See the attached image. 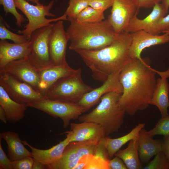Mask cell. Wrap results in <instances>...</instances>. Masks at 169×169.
Returning a JSON list of instances; mask_svg holds the SVG:
<instances>
[{
	"mask_svg": "<svg viewBox=\"0 0 169 169\" xmlns=\"http://www.w3.org/2000/svg\"><path fill=\"white\" fill-rule=\"evenodd\" d=\"M0 105L5 111L7 121L13 124L24 117L28 107L26 104L19 103L12 100L0 85Z\"/></svg>",
	"mask_w": 169,
	"mask_h": 169,
	"instance_id": "cell-23",
	"label": "cell"
},
{
	"mask_svg": "<svg viewBox=\"0 0 169 169\" xmlns=\"http://www.w3.org/2000/svg\"><path fill=\"white\" fill-rule=\"evenodd\" d=\"M0 4L2 5L6 15L8 13L12 14L16 19V24L18 27H22V23L26 19L23 16L19 13L16 9L14 0H0Z\"/></svg>",
	"mask_w": 169,
	"mask_h": 169,
	"instance_id": "cell-30",
	"label": "cell"
},
{
	"mask_svg": "<svg viewBox=\"0 0 169 169\" xmlns=\"http://www.w3.org/2000/svg\"><path fill=\"white\" fill-rule=\"evenodd\" d=\"M114 156L120 158L128 169H139L142 167L139 157L137 139L130 141L126 148L120 149Z\"/></svg>",
	"mask_w": 169,
	"mask_h": 169,
	"instance_id": "cell-25",
	"label": "cell"
},
{
	"mask_svg": "<svg viewBox=\"0 0 169 169\" xmlns=\"http://www.w3.org/2000/svg\"><path fill=\"white\" fill-rule=\"evenodd\" d=\"M68 4L64 14L67 18L74 19L83 10L89 6L88 0H69Z\"/></svg>",
	"mask_w": 169,
	"mask_h": 169,
	"instance_id": "cell-29",
	"label": "cell"
},
{
	"mask_svg": "<svg viewBox=\"0 0 169 169\" xmlns=\"http://www.w3.org/2000/svg\"><path fill=\"white\" fill-rule=\"evenodd\" d=\"M81 72L79 68L74 74L59 79L44 93V98L78 103L93 89L83 81Z\"/></svg>",
	"mask_w": 169,
	"mask_h": 169,
	"instance_id": "cell-5",
	"label": "cell"
},
{
	"mask_svg": "<svg viewBox=\"0 0 169 169\" xmlns=\"http://www.w3.org/2000/svg\"><path fill=\"white\" fill-rule=\"evenodd\" d=\"M70 128L72 133L69 139V142L87 141H100L106 136L102 126L93 122H72L70 124Z\"/></svg>",
	"mask_w": 169,
	"mask_h": 169,
	"instance_id": "cell-16",
	"label": "cell"
},
{
	"mask_svg": "<svg viewBox=\"0 0 169 169\" xmlns=\"http://www.w3.org/2000/svg\"><path fill=\"white\" fill-rule=\"evenodd\" d=\"M107 20L116 33L125 31L139 10L132 0H113Z\"/></svg>",
	"mask_w": 169,
	"mask_h": 169,
	"instance_id": "cell-12",
	"label": "cell"
},
{
	"mask_svg": "<svg viewBox=\"0 0 169 169\" xmlns=\"http://www.w3.org/2000/svg\"><path fill=\"white\" fill-rule=\"evenodd\" d=\"M69 36L64 30L63 22L59 20L54 25L49 34L48 45L52 64L59 65L67 63L66 55Z\"/></svg>",
	"mask_w": 169,
	"mask_h": 169,
	"instance_id": "cell-11",
	"label": "cell"
},
{
	"mask_svg": "<svg viewBox=\"0 0 169 169\" xmlns=\"http://www.w3.org/2000/svg\"><path fill=\"white\" fill-rule=\"evenodd\" d=\"M143 128L140 131L137 138L139 158L143 163L148 162L151 158L162 151V141L154 140Z\"/></svg>",
	"mask_w": 169,
	"mask_h": 169,
	"instance_id": "cell-22",
	"label": "cell"
},
{
	"mask_svg": "<svg viewBox=\"0 0 169 169\" xmlns=\"http://www.w3.org/2000/svg\"><path fill=\"white\" fill-rule=\"evenodd\" d=\"M8 145V156L11 161L28 156L32 157V152L24 146L17 133L7 131L0 133Z\"/></svg>",
	"mask_w": 169,
	"mask_h": 169,
	"instance_id": "cell-24",
	"label": "cell"
},
{
	"mask_svg": "<svg viewBox=\"0 0 169 169\" xmlns=\"http://www.w3.org/2000/svg\"><path fill=\"white\" fill-rule=\"evenodd\" d=\"M147 132L152 137L159 135L163 136L164 137L169 136V116L161 117L155 127Z\"/></svg>",
	"mask_w": 169,
	"mask_h": 169,
	"instance_id": "cell-33",
	"label": "cell"
},
{
	"mask_svg": "<svg viewBox=\"0 0 169 169\" xmlns=\"http://www.w3.org/2000/svg\"><path fill=\"white\" fill-rule=\"evenodd\" d=\"M71 131H68L66 138L63 141L48 149L42 150L36 148L29 145L26 141H22L23 143L31 149L32 157L46 166L53 163L58 160L62 156L64 150L69 142V139Z\"/></svg>",
	"mask_w": 169,
	"mask_h": 169,
	"instance_id": "cell-19",
	"label": "cell"
},
{
	"mask_svg": "<svg viewBox=\"0 0 169 169\" xmlns=\"http://www.w3.org/2000/svg\"><path fill=\"white\" fill-rule=\"evenodd\" d=\"M0 72L9 74L39 91V71L30 63L28 59H21L9 62L0 69Z\"/></svg>",
	"mask_w": 169,
	"mask_h": 169,
	"instance_id": "cell-13",
	"label": "cell"
},
{
	"mask_svg": "<svg viewBox=\"0 0 169 169\" xmlns=\"http://www.w3.org/2000/svg\"><path fill=\"white\" fill-rule=\"evenodd\" d=\"M120 71L112 74L102 85L87 93L78 104L87 111L96 105L105 94L114 91L122 92V87L119 79Z\"/></svg>",
	"mask_w": 169,
	"mask_h": 169,
	"instance_id": "cell-15",
	"label": "cell"
},
{
	"mask_svg": "<svg viewBox=\"0 0 169 169\" xmlns=\"http://www.w3.org/2000/svg\"><path fill=\"white\" fill-rule=\"evenodd\" d=\"M132 41L129 49V54L131 59L142 58L141 54L146 48L162 44L169 42V35L153 34L144 30L130 33Z\"/></svg>",
	"mask_w": 169,
	"mask_h": 169,
	"instance_id": "cell-14",
	"label": "cell"
},
{
	"mask_svg": "<svg viewBox=\"0 0 169 169\" xmlns=\"http://www.w3.org/2000/svg\"><path fill=\"white\" fill-rule=\"evenodd\" d=\"M169 30V14L161 18L157 23L155 27V34H159Z\"/></svg>",
	"mask_w": 169,
	"mask_h": 169,
	"instance_id": "cell-37",
	"label": "cell"
},
{
	"mask_svg": "<svg viewBox=\"0 0 169 169\" xmlns=\"http://www.w3.org/2000/svg\"><path fill=\"white\" fill-rule=\"evenodd\" d=\"M88 0L89 6L103 12L112 6L113 1V0Z\"/></svg>",
	"mask_w": 169,
	"mask_h": 169,
	"instance_id": "cell-35",
	"label": "cell"
},
{
	"mask_svg": "<svg viewBox=\"0 0 169 169\" xmlns=\"http://www.w3.org/2000/svg\"><path fill=\"white\" fill-rule=\"evenodd\" d=\"M2 138L0 136V169H12L11 161L6 155L2 146L1 141Z\"/></svg>",
	"mask_w": 169,
	"mask_h": 169,
	"instance_id": "cell-36",
	"label": "cell"
},
{
	"mask_svg": "<svg viewBox=\"0 0 169 169\" xmlns=\"http://www.w3.org/2000/svg\"><path fill=\"white\" fill-rule=\"evenodd\" d=\"M145 125V124H139L128 133L120 137L111 138L106 137V146L110 159L128 142L137 139L140 131Z\"/></svg>",
	"mask_w": 169,
	"mask_h": 169,
	"instance_id": "cell-26",
	"label": "cell"
},
{
	"mask_svg": "<svg viewBox=\"0 0 169 169\" xmlns=\"http://www.w3.org/2000/svg\"><path fill=\"white\" fill-rule=\"evenodd\" d=\"M0 39L1 40L9 39L14 43L22 44L26 43L30 39L26 35L16 34L8 30L4 25L0 26Z\"/></svg>",
	"mask_w": 169,
	"mask_h": 169,
	"instance_id": "cell-31",
	"label": "cell"
},
{
	"mask_svg": "<svg viewBox=\"0 0 169 169\" xmlns=\"http://www.w3.org/2000/svg\"><path fill=\"white\" fill-rule=\"evenodd\" d=\"M28 107L36 108L63 121V127L66 128L71 120L78 119L86 109L77 103L63 101L45 98L40 101L27 104Z\"/></svg>",
	"mask_w": 169,
	"mask_h": 169,
	"instance_id": "cell-7",
	"label": "cell"
},
{
	"mask_svg": "<svg viewBox=\"0 0 169 169\" xmlns=\"http://www.w3.org/2000/svg\"><path fill=\"white\" fill-rule=\"evenodd\" d=\"M16 8L21 11L27 18L28 23L23 30L18 31L19 34L24 35L30 39L32 33L35 30L49 25L51 22L59 20H68L64 14L56 18L48 19L46 16L54 17L55 15L50 12L54 3L51 1L47 5L40 3L35 5L30 4L26 0H14Z\"/></svg>",
	"mask_w": 169,
	"mask_h": 169,
	"instance_id": "cell-6",
	"label": "cell"
},
{
	"mask_svg": "<svg viewBox=\"0 0 169 169\" xmlns=\"http://www.w3.org/2000/svg\"><path fill=\"white\" fill-rule=\"evenodd\" d=\"M34 159L31 156L23 157L11 161L12 169H32Z\"/></svg>",
	"mask_w": 169,
	"mask_h": 169,
	"instance_id": "cell-34",
	"label": "cell"
},
{
	"mask_svg": "<svg viewBox=\"0 0 169 169\" xmlns=\"http://www.w3.org/2000/svg\"><path fill=\"white\" fill-rule=\"evenodd\" d=\"M104 19V12L89 6L79 14L75 20L80 23H91L100 22Z\"/></svg>",
	"mask_w": 169,
	"mask_h": 169,
	"instance_id": "cell-28",
	"label": "cell"
},
{
	"mask_svg": "<svg viewBox=\"0 0 169 169\" xmlns=\"http://www.w3.org/2000/svg\"><path fill=\"white\" fill-rule=\"evenodd\" d=\"M30 41L22 44L11 43L6 39L0 41V69L9 62L28 59L30 54Z\"/></svg>",
	"mask_w": 169,
	"mask_h": 169,
	"instance_id": "cell-20",
	"label": "cell"
},
{
	"mask_svg": "<svg viewBox=\"0 0 169 169\" xmlns=\"http://www.w3.org/2000/svg\"><path fill=\"white\" fill-rule=\"evenodd\" d=\"M100 141L69 142L61 157L55 162L46 166L47 169H74L80 161L94 154Z\"/></svg>",
	"mask_w": 169,
	"mask_h": 169,
	"instance_id": "cell-8",
	"label": "cell"
},
{
	"mask_svg": "<svg viewBox=\"0 0 169 169\" xmlns=\"http://www.w3.org/2000/svg\"><path fill=\"white\" fill-rule=\"evenodd\" d=\"M138 8H153L156 4L162 2V0H132Z\"/></svg>",
	"mask_w": 169,
	"mask_h": 169,
	"instance_id": "cell-38",
	"label": "cell"
},
{
	"mask_svg": "<svg viewBox=\"0 0 169 169\" xmlns=\"http://www.w3.org/2000/svg\"><path fill=\"white\" fill-rule=\"evenodd\" d=\"M131 41L130 33L124 31L103 49L75 52L90 69L93 78L103 83L110 75L120 71L131 59L128 52Z\"/></svg>",
	"mask_w": 169,
	"mask_h": 169,
	"instance_id": "cell-2",
	"label": "cell"
},
{
	"mask_svg": "<svg viewBox=\"0 0 169 169\" xmlns=\"http://www.w3.org/2000/svg\"><path fill=\"white\" fill-rule=\"evenodd\" d=\"M76 70L77 69H73L66 63L59 65H52L39 71V91L44 95L59 79L74 74Z\"/></svg>",
	"mask_w": 169,
	"mask_h": 169,
	"instance_id": "cell-21",
	"label": "cell"
},
{
	"mask_svg": "<svg viewBox=\"0 0 169 169\" xmlns=\"http://www.w3.org/2000/svg\"><path fill=\"white\" fill-rule=\"evenodd\" d=\"M166 33L169 35V30L164 32L162 33Z\"/></svg>",
	"mask_w": 169,
	"mask_h": 169,
	"instance_id": "cell-45",
	"label": "cell"
},
{
	"mask_svg": "<svg viewBox=\"0 0 169 169\" xmlns=\"http://www.w3.org/2000/svg\"><path fill=\"white\" fill-rule=\"evenodd\" d=\"M156 70L142 58L131 59L120 71L122 87L119 103L126 113L133 116L150 105L156 82Z\"/></svg>",
	"mask_w": 169,
	"mask_h": 169,
	"instance_id": "cell-1",
	"label": "cell"
},
{
	"mask_svg": "<svg viewBox=\"0 0 169 169\" xmlns=\"http://www.w3.org/2000/svg\"><path fill=\"white\" fill-rule=\"evenodd\" d=\"M142 169H169V161L162 151L156 154L153 159Z\"/></svg>",
	"mask_w": 169,
	"mask_h": 169,
	"instance_id": "cell-32",
	"label": "cell"
},
{
	"mask_svg": "<svg viewBox=\"0 0 169 169\" xmlns=\"http://www.w3.org/2000/svg\"><path fill=\"white\" fill-rule=\"evenodd\" d=\"M54 0L56 1V0Z\"/></svg>",
	"mask_w": 169,
	"mask_h": 169,
	"instance_id": "cell-46",
	"label": "cell"
},
{
	"mask_svg": "<svg viewBox=\"0 0 169 169\" xmlns=\"http://www.w3.org/2000/svg\"><path fill=\"white\" fill-rule=\"evenodd\" d=\"M54 25L40 28L32 34L29 42L28 61L38 71L53 65L51 62L48 45V37Z\"/></svg>",
	"mask_w": 169,
	"mask_h": 169,
	"instance_id": "cell-9",
	"label": "cell"
},
{
	"mask_svg": "<svg viewBox=\"0 0 169 169\" xmlns=\"http://www.w3.org/2000/svg\"><path fill=\"white\" fill-rule=\"evenodd\" d=\"M153 10L145 18L140 19L137 15L131 20L125 31L130 33L140 30H144L155 34V27L157 22L165 16L167 13L164 6L160 3L156 4Z\"/></svg>",
	"mask_w": 169,
	"mask_h": 169,
	"instance_id": "cell-17",
	"label": "cell"
},
{
	"mask_svg": "<svg viewBox=\"0 0 169 169\" xmlns=\"http://www.w3.org/2000/svg\"><path fill=\"white\" fill-rule=\"evenodd\" d=\"M162 151L169 161V136L165 137L162 141Z\"/></svg>",
	"mask_w": 169,
	"mask_h": 169,
	"instance_id": "cell-40",
	"label": "cell"
},
{
	"mask_svg": "<svg viewBox=\"0 0 169 169\" xmlns=\"http://www.w3.org/2000/svg\"><path fill=\"white\" fill-rule=\"evenodd\" d=\"M0 85L12 100L19 103L27 104L44 98L43 93L6 73L0 72Z\"/></svg>",
	"mask_w": 169,
	"mask_h": 169,
	"instance_id": "cell-10",
	"label": "cell"
},
{
	"mask_svg": "<svg viewBox=\"0 0 169 169\" xmlns=\"http://www.w3.org/2000/svg\"><path fill=\"white\" fill-rule=\"evenodd\" d=\"M115 157L109 161L108 169H127L125 164L123 160L119 157Z\"/></svg>",
	"mask_w": 169,
	"mask_h": 169,
	"instance_id": "cell-39",
	"label": "cell"
},
{
	"mask_svg": "<svg viewBox=\"0 0 169 169\" xmlns=\"http://www.w3.org/2000/svg\"><path fill=\"white\" fill-rule=\"evenodd\" d=\"M122 92L114 91L107 93L100 99L97 106L89 113L78 118L81 122H91L100 124L108 136L117 132L121 126L126 113L119 101Z\"/></svg>",
	"mask_w": 169,
	"mask_h": 169,
	"instance_id": "cell-4",
	"label": "cell"
},
{
	"mask_svg": "<svg viewBox=\"0 0 169 169\" xmlns=\"http://www.w3.org/2000/svg\"><path fill=\"white\" fill-rule=\"evenodd\" d=\"M0 119L1 121L5 124L8 121L5 111L3 107L0 105Z\"/></svg>",
	"mask_w": 169,
	"mask_h": 169,
	"instance_id": "cell-42",
	"label": "cell"
},
{
	"mask_svg": "<svg viewBox=\"0 0 169 169\" xmlns=\"http://www.w3.org/2000/svg\"><path fill=\"white\" fill-rule=\"evenodd\" d=\"M70 24L66 32L70 41L69 48L77 50H95L110 44L118 34L107 19L91 23H80L67 18Z\"/></svg>",
	"mask_w": 169,
	"mask_h": 169,
	"instance_id": "cell-3",
	"label": "cell"
},
{
	"mask_svg": "<svg viewBox=\"0 0 169 169\" xmlns=\"http://www.w3.org/2000/svg\"><path fill=\"white\" fill-rule=\"evenodd\" d=\"M28 2H31L33 3L37 4L39 2V0H26Z\"/></svg>",
	"mask_w": 169,
	"mask_h": 169,
	"instance_id": "cell-44",
	"label": "cell"
},
{
	"mask_svg": "<svg viewBox=\"0 0 169 169\" xmlns=\"http://www.w3.org/2000/svg\"><path fill=\"white\" fill-rule=\"evenodd\" d=\"M161 78L156 80L155 89L150 102V105L156 106L159 109L161 117L169 116V84L167 79L169 78V68L165 71L156 70Z\"/></svg>",
	"mask_w": 169,
	"mask_h": 169,
	"instance_id": "cell-18",
	"label": "cell"
},
{
	"mask_svg": "<svg viewBox=\"0 0 169 169\" xmlns=\"http://www.w3.org/2000/svg\"><path fill=\"white\" fill-rule=\"evenodd\" d=\"M162 4L165 8L166 12L167 13L169 8V0H162Z\"/></svg>",
	"mask_w": 169,
	"mask_h": 169,
	"instance_id": "cell-43",
	"label": "cell"
},
{
	"mask_svg": "<svg viewBox=\"0 0 169 169\" xmlns=\"http://www.w3.org/2000/svg\"><path fill=\"white\" fill-rule=\"evenodd\" d=\"M106 137L100 141L94 154L89 157L85 169H108L110 159L106 146Z\"/></svg>",
	"mask_w": 169,
	"mask_h": 169,
	"instance_id": "cell-27",
	"label": "cell"
},
{
	"mask_svg": "<svg viewBox=\"0 0 169 169\" xmlns=\"http://www.w3.org/2000/svg\"><path fill=\"white\" fill-rule=\"evenodd\" d=\"M46 166L43 163L34 159L32 169H46Z\"/></svg>",
	"mask_w": 169,
	"mask_h": 169,
	"instance_id": "cell-41",
	"label": "cell"
}]
</instances>
